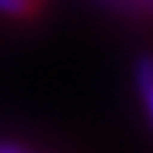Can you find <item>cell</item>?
<instances>
[{
	"instance_id": "1",
	"label": "cell",
	"mask_w": 153,
	"mask_h": 153,
	"mask_svg": "<svg viewBox=\"0 0 153 153\" xmlns=\"http://www.w3.org/2000/svg\"><path fill=\"white\" fill-rule=\"evenodd\" d=\"M40 0H0V13L8 19H29L37 13Z\"/></svg>"
},
{
	"instance_id": "2",
	"label": "cell",
	"mask_w": 153,
	"mask_h": 153,
	"mask_svg": "<svg viewBox=\"0 0 153 153\" xmlns=\"http://www.w3.org/2000/svg\"><path fill=\"white\" fill-rule=\"evenodd\" d=\"M151 61L148 58H143L137 66V79H140V95H143V106H145V111L151 114V106H153V100H151V92H153V85H151Z\"/></svg>"
},
{
	"instance_id": "3",
	"label": "cell",
	"mask_w": 153,
	"mask_h": 153,
	"mask_svg": "<svg viewBox=\"0 0 153 153\" xmlns=\"http://www.w3.org/2000/svg\"><path fill=\"white\" fill-rule=\"evenodd\" d=\"M0 153H29L21 145H13V143H0Z\"/></svg>"
}]
</instances>
